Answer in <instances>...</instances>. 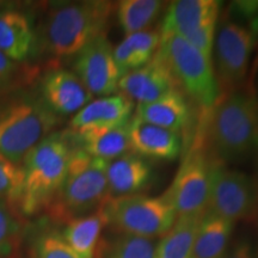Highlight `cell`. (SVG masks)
<instances>
[{
  "instance_id": "obj_1",
  "label": "cell",
  "mask_w": 258,
  "mask_h": 258,
  "mask_svg": "<svg viewBox=\"0 0 258 258\" xmlns=\"http://www.w3.org/2000/svg\"><path fill=\"white\" fill-rule=\"evenodd\" d=\"M59 116L40 90L18 83L0 90V156L22 165L24 158L50 134Z\"/></svg>"
},
{
  "instance_id": "obj_2",
  "label": "cell",
  "mask_w": 258,
  "mask_h": 258,
  "mask_svg": "<svg viewBox=\"0 0 258 258\" xmlns=\"http://www.w3.org/2000/svg\"><path fill=\"white\" fill-rule=\"evenodd\" d=\"M206 121L203 138L213 159L241 161L258 151V101L251 93L222 96Z\"/></svg>"
},
{
  "instance_id": "obj_3",
  "label": "cell",
  "mask_w": 258,
  "mask_h": 258,
  "mask_svg": "<svg viewBox=\"0 0 258 258\" xmlns=\"http://www.w3.org/2000/svg\"><path fill=\"white\" fill-rule=\"evenodd\" d=\"M76 141L71 132L50 133L25 156L22 169L24 184L19 214L31 217L46 211L62 185Z\"/></svg>"
},
{
  "instance_id": "obj_4",
  "label": "cell",
  "mask_w": 258,
  "mask_h": 258,
  "mask_svg": "<svg viewBox=\"0 0 258 258\" xmlns=\"http://www.w3.org/2000/svg\"><path fill=\"white\" fill-rule=\"evenodd\" d=\"M115 6L104 0L57 3L44 22V48L56 59L76 56L90 42L105 35Z\"/></svg>"
},
{
  "instance_id": "obj_5",
  "label": "cell",
  "mask_w": 258,
  "mask_h": 258,
  "mask_svg": "<svg viewBox=\"0 0 258 258\" xmlns=\"http://www.w3.org/2000/svg\"><path fill=\"white\" fill-rule=\"evenodd\" d=\"M108 199L106 161L92 158L77 145L66 178L46 212L53 220L64 224L91 214Z\"/></svg>"
},
{
  "instance_id": "obj_6",
  "label": "cell",
  "mask_w": 258,
  "mask_h": 258,
  "mask_svg": "<svg viewBox=\"0 0 258 258\" xmlns=\"http://www.w3.org/2000/svg\"><path fill=\"white\" fill-rule=\"evenodd\" d=\"M159 55L172 73L180 91L202 110L209 111L220 99L213 61L175 34H160Z\"/></svg>"
},
{
  "instance_id": "obj_7",
  "label": "cell",
  "mask_w": 258,
  "mask_h": 258,
  "mask_svg": "<svg viewBox=\"0 0 258 258\" xmlns=\"http://www.w3.org/2000/svg\"><path fill=\"white\" fill-rule=\"evenodd\" d=\"M108 226L116 233L161 238L175 224L177 214L166 194L161 196L138 195L108 199L104 205Z\"/></svg>"
},
{
  "instance_id": "obj_8",
  "label": "cell",
  "mask_w": 258,
  "mask_h": 258,
  "mask_svg": "<svg viewBox=\"0 0 258 258\" xmlns=\"http://www.w3.org/2000/svg\"><path fill=\"white\" fill-rule=\"evenodd\" d=\"M213 163L214 159L206 147L202 132L196 137L172 184L165 192L177 218L202 217L207 212Z\"/></svg>"
},
{
  "instance_id": "obj_9",
  "label": "cell",
  "mask_w": 258,
  "mask_h": 258,
  "mask_svg": "<svg viewBox=\"0 0 258 258\" xmlns=\"http://www.w3.org/2000/svg\"><path fill=\"white\" fill-rule=\"evenodd\" d=\"M207 211L234 224L252 219L258 214V183L214 159Z\"/></svg>"
},
{
  "instance_id": "obj_10",
  "label": "cell",
  "mask_w": 258,
  "mask_h": 258,
  "mask_svg": "<svg viewBox=\"0 0 258 258\" xmlns=\"http://www.w3.org/2000/svg\"><path fill=\"white\" fill-rule=\"evenodd\" d=\"M254 38L251 31L234 22H226L215 35L213 67L220 98L238 91L249 70Z\"/></svg>"
},
{
  "instance_id": "obj_11",
  "label": "cell",
  "mask_w": 258,
  "mask_h": 258,
  "mask_svg": "<svg viewBox=\"0 0 258 258\" xmlns=\"http://www.w3.org/2000/svg\"><path fill=\"white\" fill-rule=\"evenodd\" d=\"M112 51L114 48L105 34L90 42L76 55L74 73L92 96L106 97L117 92L121 73Z\"/></svg>"
},
{
  "instance_id": "obj_12",
  "label": "cell",
  "mask_w": 258,
  "mask_h": 258,
  "mask_svg": "<svg viewBox=\"0 0 258 258\" xmlns=\"http://www.w3.org/2000/svg\"><path fill=\"white\" fill-rule=\"evenodd\" d=\"M133 101L122 93L99 97L73 116L70 132L83 135L125 127L133 117Z\"/></svg>"
},
{
  "instance_id": "obj_13",
  "label": "cell",
  "mask_w": 258,
  "mask_h": 258,
  "mask_svg": "<svg viewBox=\"0 0 258 258\" xmlns=\"http://www.w3.org/2000/svg\"><path fill=\"white\" fill-rule=\"evenodd\" d=\"M38 90L47 105L57 116L76 115L93 98L76 73L61 67L47 70L42 76Z\"/></svg>"
},
{
  "instance_id": "obj_14",
  "label": "cell",
  "mask_w": 258,
  "mask_h": 258,
  "mask_svg": "<svg viewBox=\"0 0 258 258\" xmlns=\"http://www.w3.org/2000/svg\"><path fill=\"white\" fill-rule=\"evenodd\" d=\"M118 90L131 101L146 104L179 88L165 61L157 53L145 66L123 74L118 82Z\"/></svg>"
},
{
  "instance_id": "obj_15",
  "label": "cell",
  "mask_w": 258,
  "mask_h": 258,
  "mask_svg": "<svg viewBox=\"0 0 258 258\" xmlns=\"http://www.w3.org/2000/svg\"><path fill=\"white\" fill-rule=\"evenodd\" d=\"M128 137L132 152L145 159L171 161L182 151L180 133L151 124L137 116L129 121Z\"/></svg>"
},
{
  "instance_id": "obj_16",
  "label": "cell",
  "mask_w": 258,
  "mask_h": 258,
  "mask_svg": "<svg viewBox=\"0 0 258 258\" xmlns=\"http://www.w3.org/2000/svg\"><path fill=\"white\" fill-rule=\"evenodd\" d=\"M153 177L150 161L133 152L106 161L109 199L138 195L151 184Z\"/></svg>"
},
{
  "instance_id": "obj_17",
  "label": "cell",
  "mask_w": 258,
  "mask_h": 258,
  "mask_svg": "<svg viewBox=\"0 0 258 258\" xmlns=\"http://www.w3.org/2000/svg\"><path fill=\"white\" fill-rule=\"evenodd\" d=\"M220 2L217 0H178L166 9L160 34H175L185 38L213 22H218Z\"/></svg>"
},
{
  "instance_id": "obj_18",
  "label": "cell",
  "mask_w": 258,
  "mask_h": 258,
  "mask_svg": "<svg viewBox=\"0 0 258 258\" xmlns=\"http://www.w3.org/2000/svg\"><path fill=\"white\" fill-rule=\"evenodd\" d=\"M135 116L151 124L180 133L189 125L191 109L183 92L173 90L157 101L138 104Z\"/></svg>"
},
{
  "instance_id": "obj_19",
  "label": "cell",
  "mask_w": 258,
  "mask_h": 258,
  "mask_svg": "<svg viewBox=\"0 0 258 258\" xmlns=\"http://www.w3.org/2000/svg\"><path fill=\"white\" fill-rule=\"evenodd\" d=\"M36 44L30 19L17 8L0 14V53L14 61H24Z\"/></svg>"
},
{
  "instance_id": "obj_20",
  "label": "cell",
  "mask_w": 258,
  "mask_h": 258,
  "mask_svg": "<svg viewBox=\"0 0 258 258\" xmlns=\"http://www.w3.org/2000/svg\"><path fill=\"white\" fill-rule=\"evenodd\" d=\"M106 226L108 218L101 207L91 214L64 222L60 235L80 258H95L101 234Z\"/></svg>"
},
{
  "instance_id": "obj_21",
  "label": "cell",
  "mask_w": 258,
  "mask_h": 258,
  "mask_svg": "<svg viewBox=\"0 0 258 258\" xmlns=\"http://www.w3.org/2000/svg\"><path fill=\"white\" fill-rule=\"evenodd\" d=\"M160 40V32L156 29L125 35L112 51L121 77L150 62L159 50Z\"/></svg>"
},
{
  "instance_id": "obj_22",
  "label": "cell",
  "mask_w": 258,
  "mask_h": 258,
  "mask_svg": "<svg viewBox=\"0 0 258 258\" xmlns=\"http://www.w3.org/2000/svg\"><path fill=\"white\" fill-rule=\"evenodd\" d=\"M234 222L206 212L200 222L190 258H224Z\"/></svg>"
},
{
  "instance_id": "obj_23",
  "label": "cell",
  "mask_w": 258,
  "mask_h": 258,
  "mask_svg": "<svg viewBox=\"0 0 258 258\" xmlns=\"http://www.w3.org/2000/svg\"><path fill=\"white\" fill-rule=\"evenodd\" d=\"M72 135L76 144L84 152L97 159L110 161L131 152L128 124L125 127L111 129V131Z\"/></svg>"
},
{
  "instance_id": "obj_24",
  "label": "cell",
  "mask_w": 258,
  "mask_h": 258,
  "mask_svg": "<svg viewBox=\"0 0 258 258\" xmlns=\"http://www.w3.org/2000/svg\"><path fill=\"white\" fill-rule=\"evenodd\" d=\"M205 215V214H203ZM202 217H179L157 243L156 258H190Z\"/></svg>"
},
{
  "instance_id": "obj_25",
  "label": "cell",
  "mask_w": 258,
  "mask_h": 258,
  "mask_svg": "<svg viewBox=\"0 0 258 258\" xmlns=\"http://www.w3.org/2000/svg\"><path fill=\"white\" fill-rule=\"evenodd\" d=\"M159 0H122L115 6L118 24L125 35L150 29L164 10Z\"/></svg>"
},
{
  "instance_id": "obj_26",
  "label": "cell",
  "mask_w": 258,
  "mask_h": 258,
  "mask_svg": "<svg viewBox=\"0 0 258 258\" xmlns=\"http://www.w3.org/2000/svg\"><path fill=\"white\" fill-rule=\"evenodd\" d=\"M102 252L103 258H156L157 243L151 238L117 233Z\"/></svg>"
},
{
  "instance_id": "obj_27",
  "label": "cell",
  "mask_w": 258,
  "mask_h": 258,
  "mask_svg": "<svg viewBox=\"0 0 258 258\" xmlns=\"http://www.w3.org/2000/svg\"><path fill=\"white\" fill-rule=\"evenodd\" d=\"M23 184L24 171L22 165L11 163L0 156V200L9 203L17 212Z\"/></svg>"
},
{
  "instance_id": "obj_28",
  "label": "cell",
  "mask_w": 258,
  "mask_h": 258,
  "mask_svg": "<svg viewBox=\"0 0 258 258\" xmlns=\"http://www.w3.org/2000/svg\"><path fill=\"white\" fill-rule=\"evenodd\" d=\"M22 215L0 200V256H10L17 247Z\"/></svg>"
},
{
  "instance_id": "obj_29",
  "label": "cell",
  "mask_w": 258,
  "mask_h": 258,
  "mask_svg": "<svg viewBox=\"0 0 258 258\" xmlns=\"http://www.w3.org/2000/svg\"><path fill=\"white\" fill-rule=\"evenodd\" d=\"M31 258H80L60 234L44 232L35 239L31 246Z\"/></svg>"
},
{
  "instance_id": "obj_30",
  "label": "cell",
  "mask_w": 258,
  "mask_h": 258,
  "mask_svg": "<svg viewBox=\"0 0 258 258\" xmlns=\"http://www.w3.org/2000/svg\"><path fill=\"white\" fill-rule=\"evenodd\" d=\"M215 35H217V22H213V23L205 25V27L200 28L199 30L190 34L184 40L188 41L194 48H196L207 59L213 61Z\"/></svg>"
},
{
  "instance_id": "obj_31",
  "label": "cell",
  "mask_w": 258,
  "mask_h": 258,
  "mask_svg": "<svg viewBox=\"0 0 258 258\" xmlns=\"http://www.w3.org/2000/svg\"><path fill=\"white\" fill-rule=\"evenodd\" d=\"M22 73L19 62L0 53V90L18 84L17 78Z\"/></svg>"
},
{
  "instance_id": "obj_32",
  "label": "cell",
  "mask_w": 258,
  "mask_h": 258,
  "mask_svg": "<svg viewBox=\"0 0 258 258\" xmlns=\"http://www.w3.org/2000/svg\"><path fill=\"white\" fill-rule=\"evenodd\" d=\"M232 8L235 15L249 21L258 15V2H235L232 4Z\"/></svg>"
},
{
  "instance_id": "obj_33",
  "label": "cell",
  "mask_w": 258,
  "mask_h": 258,
  "mask_svg": "<svg viewBox=\"0 0 258 258\" xmlns=\"http://www.w3.org/2000/svg\"><path fill=\"white\" fill-rule=\"evenodd\" d=\"M224 258H252V250H251V245L247 240H239L231 253L227 257Z\"/></svg>"
},
{
  "instance_id": "obj_34",
  "label": "cell",
  "mask_w": 258,
  "mask_h": 258,
  "mask_svg": "<svg viewBox=\"0 0 258 258\" xmlns=\"http://www.w3.org/2000/svg\"><path fill=\"white\" fill-rule=\"evenodd\" d=\"M16 8H18V3L3 2V0H0V14L4 11H8V10L16 9Z\"/></svg>"
}]
</instances>
